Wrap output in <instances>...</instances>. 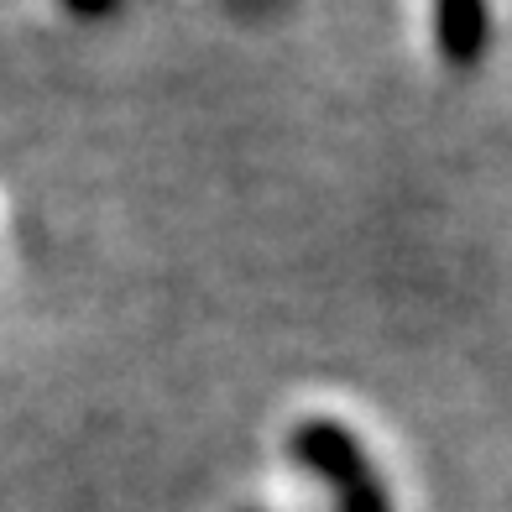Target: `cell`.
Listing matches in <instances>:
<instances>
[{
    "mask_svg": "<svg viewBox=\"0 0 512 512\" xmlns=\"http://www.w3.org/2000/svg\"><path fill=\"white\" fill-rule=\"evenodd\" d=\"M288 450H293L298 465H309L314 476H324L330 486H340V492L371 476L361 439L345 424H335V418H309V424H298L293 439H288Z\"/></svg>",
    "mask_w": 512,
    "mask_h": 512,
    "instance_id": "cell-1",
    "label": "cell"
},
{
    "mask_svg": "<svg viewBox=\"0 0 512 512\" xmlns=\"http://www.w3.org/2000/svg\"><path fill=\"white\" fill-rule=\"evenodd\" d=\"M486 0H434V42L439 58L471 68L486 53Z\"/></svg>",
    "mask_w": 512,
    "mask_h": 512,
    "instance_id": "cell-2",
    "label": "cell"
},
{
    "mask_svg": "<svg viewBox=\"0 0 512 512\" xmlns=\"http://www.w3.org/2000/svg\"><path fill=\"white\" fill-rule=\"evenodd\" d=\"M340 512H392V507H387L382 481L366 476V481H356V486H345V492H340Z\"/></svg>",
    "mask_w": 512,
    "mask_h": 512,
    "instance_id": "cell-3",
    "label": "cell"
},
{
    "mask_svg": "<svg viewBox=\"0 0 512 512\" xmlns=\"http://www.w3.org/2000/svg\"><path fill=\"white\" fill-rule=\"evenodd\" d=\"M63 6L74 11V16H110L115 0H63Z\"/></svg>",
    "mask_w": 512,
    "mask_h": 512,
    "instance_id": "cell-4",
    "label": "cell"
}]
</instances>
